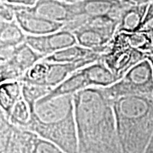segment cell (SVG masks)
<instances>
[{
  "mask_svg": "<svg viewBox=\"0 0 153 153\" xmlns=\"http://www.w3.org/2000/svg\"><path fill=\"white\" fill-rule=\"evenodd\" d=\"M78 153H123L117 131L112 102L101 88L74 94Z\"/></svg>",
  "mask_w": 153,
  "mask_h": 153,
  "instance_id": "obj_1",
  "label": "cell"
},
{
  "mask_svg": "<svg viewBox=\"0 0 153 153\" xmlns=\"http://www.w3.org/2000/svg\"><path fill=\"white\" fill-rule=\"evenodd\" d=\"M27 130L54 143L66 153H78L74 95L41 99L31 111Z\"/></svg>",
  "mask_w": 153,
  "mask_h": 153,
  "instance_id": "obj_2",
  "label": "cell"
},
{
  "mask_svg": "<svg viewBox=\"0 0 153 153\" xmlns=\"http://www.w3.org/2000/svg\"><path fill=\"white\" fill-rule=\"evenodd\" d=\"M112 107L123 153L144 152L153 134V96H123Z\"/></svg>",
  "mask_w": 153,
  "mask_h": 153,
  "instance_id": "obj_3",
  "label": "cell"
},
{
  "mask_svg": "<svg viewBox=\"0 0 153 153\" xmlns=\"http://www.w3.org/2000/svg\"><path fill=\"white\" fill-rule=\"evenodd\" d=\"M111 102L128 95L153 94V67L151 60L145 59L131 68L114 84L103 88Z\"/></svg>",
  "mask_w": 153,
  "mask_h": 153,
  "instance_id": "obj_4",
  "label": "cell"
},
{
  "mask_svg": "<svg viewBox=\"0 0 153 153\" xmlns=\"http://www.w3.org/2000/svg\"><path fill=\"white\" fill-rule=\"evenodd\" d=\"M44 58L26 42L15 48L0 49V82L19 80Z\"/></svg>",
  "mask_w": 153,
  "mask_h": 153,
  "instance_id": "obj_5",
  "label": "cell"
},
{
  "mask_svg": "<svg viewBox=\"0 0 153 153\" xmlns=\"http://www.w3.org/2000/svg\"><path fill=\"white\" fill-rule=\"evenodd\" d=\"M26 43L35 51L47 57L62 49L77 44L74 33L66 29L46 35H27Z\"/></svg>",
  "mask_w": 153,
  "mask_h": 153,
  "instance_id": "obj_6",
  "label": "cell"
},
{
  "mask_svg": "<svg viewBox=\"0 0 153 153\" xmlns=\"http://www.w3.org/2000/svg\"><path fill=\"white\" fill-rule=\"evenodd\" d=\"M126 5L127 4L121 0H80L71 3V10L76 19L110 16L119 22L121 14Z\"/></svg>",
  "mask_w": 153,
  "mask_h": 153,
  "instance_id": "obj_7",
  "label": "cell"
},
{
  "mask_svg": "<svg viewBox=\"0 0 153 153\" xmlns=\"http://www.w3.org/2000/svg\"><path fill=\"white\" fill-rule=\"evenodd\" d=\"M148 56L146 53L139 49L128 48L102 55L100 60L104 62L117 80H120L131 68Z\"/></svg>",
  "mask_w": 153,
  "mask_h": 153,
  "instance_id": "obj_8",
  "label": "cell"
},
{
  "mask_svg": "<svg viewBox=\"0 0 153 153\" xmlns=\"http://www.w3.org/2000/svg\"><path fill=\"white\" fill-rule=\"evenodd\" d=\"M16 21L27 35L40 36L60 31L65 24L45 19L26 10V6L15 4Z\"/></svg>",
  "mask_w": 153,
  "mask_h": 153,
  "instance_id": "obj_9",
  "label": "cell"
},
{
  "mask_svg": "<svg viewBox=\"0 0 153 153\" xmlns=\"http://www.w3.org/2000/svg\"><path fill=\"white\" fill-rule=\"evenodd\" d=\"M26 10L34 15L63 24L76 19L71 10V3L60 0H38L33 6H26Z\"/></svg>",
  "mask_w": 153,
  "mask_h": 153,
  "instance_id": "obj_10",
  "label": "cell"
},
{
  "mask_svg": "<svg viewBox=\"0 0 153 153\" xmlns=\"http://www.w3.org/2000/svg\"><path fill=\"white\" fill-rule=\"evenodd\" d=\"M101 55L94 49H87L78 44L70 48L62 49L53 55H50L43 59L48 62H60V63H74L88 61L94 63L100 60Z\"/></svg>",
  "mask_w": 153,
  "mask_h": 153,
  "instance_id": "obj_11",
  "label": "cell"
},
{
  "mask_svg": "<svg viewBox=\"0 0 153 153\" xmlns=\"http://www.w3.org/2000/svg\"><path fill=\"white\" fill-rule=\"evenodd\" d=\"M48 63H49L48 71L44 82L42 83V86L51 88L57 87L75 71H78L88 65L93 64L88 61L74 62V63H60V62H48Z\"/></svg>",
  "mask_w": 153,
  "mask_h": 153,
  "instance_id": "obj_12",
  "label": "cell"
},
{
  "mask_svg": "<svg viewBox=\"0 0 153 153\" xmlns=\"http://www.w3.org/2000/svg\"><path fill=\"white\" fill-rule=\"evenodd\" d=\"M90 88L83 69H80L67 77L64 82L54 88L49 94L42 99H51L62 95H74L77 92Z\"/></svg>",
  "mask_w": 153,
  "mask_h": 153,
  "instance_id": "obj_13",
  "label": "cell"
},
{
  "mask_svg": "<svg viewBox=\"0 0 153 153\" xmlns=\"http://www.w3.org/2000/svg\"><path fill=\"white\" fill-rule=\"evenodd\" d=\"M82 69L87 76L90 88H104L118 81L102 60H98L91 65L83 67Z\"/></svg>",
  "mask_w": 153,
  "mask_h": 153,
  "instance_id": "obj_14",
  "label": "cell"
},
{
  "mask_svg": "<svg viewBox=\"0 0 153 153\" xmlns=\"http://www.w3.org/2000/svg\"><path fill=\"white\" fill-rule=\"evenodd\" d=\"M148 5L149 4H143V5L127 4L121 14L117 32H125V33L138 32L146 14Z\"/></svg>",
  "mask_w": 153,
  "mask_h": 153,
  "instance_id": "obj_15",
  "label": "cell"
},
{
  "mask_svg": "<svg viewBox=\"0 0 153 153\" xmlns=\"http://www.w3.org/2000/svg\"><path fill=\"white\" fill-rule=\"evenodd\" d=\"M27 34L15 20L0 22V49L15 48L26 42Z\"/></svg>",
  "mask_w": 153,
  "mask_h": 153,
  "instance_id": "obj_16",
  "label": "cell"
},
{
  "mask_svg": "<svg viewBox=\"0 0 153 153\" xmlns=\"http://www.w3.org/2000/svg\"><path fill=\"white\" fill-rule=\"evenodd\" d=\"M31 111L27 103L23 99H20L14 105L10 116V123L16 127L27 129L31 121Z\"/></svg>",
  "mask_w": 153,
  "mask_h": 153,
  "instance_id": "obj_17",
  "label": "cell"
},
{
  "mask_svg": "<svg viewBox=\"0 0 153 153\" xmlns=\"http://www.w3.org/2000/svg\"><path fill=\"white\" fill-rule=\"evenodd\" d=\"M22 87L23 99L27 103L31 111L34 108V105L37 103V101L49 94L50 91L53 89L51 88L33 85L26 82H22Z\"/></svg>",
  "mask_w": 153,
  "mask_h": 153,
  "instance_id": "obj_18",
  "label": "cell"
},
{
  "mask_svg": "<svg viewBox=\"0 0 153 153\" xmlns=\"http://www.w3.org/2000/svg\"><path fill=\"white\" fill-rule=\"evenodd\" d=\"M126 37L128 44L130 48L139 49L147 55L149 54L152 44V34L140 32L126 33Z\"/></svg>",
  "mask_w": 153,
  "mask_h": 153,
  "instance_id": "obj_19",
  "label": "cell"
},
{
  "mask_svg": "<svg viewBox=\"0 0 153 153\" xmlns=\"http://www.w3.org/2000/svg\"><path fill=\"white\" fill-rule=\"evenodd\" d=\"M138 32L153 34V1L148 5L146 14Z\"/></svg>",
  "mask_w": 153,
  "mask_h": 153,
  "instance_id": "obj_20",
  "label": "cell"
},
{
  "mask_svg": "<svg viewBox=\"0 0 153 153\" xmlns=\"http://www.w3.org/2000/svg\"><path fill=\"white\" fill-rule=\"evenodd\" d=\"M15 4L7 2H0V18L4 22H13L16 20Z\"/></svg>",
  "mask_w": 153,
  "mask_h": 153,
  "instance_id": "obj_21",
  "label": "cell"
},
{
  "mask_svg": "<svg viewBox=\"0 0 153 153\" xmlns=\"http://www.w3.org/2000/svg\"><path fill=\"white\" fill-rule=\"evenodd\" d=\"M38 0H0V2H7L13 4H19L23 6H33Z\"/></svg>",
  "mask_w": 153,
  "mask_h": 153,
  "instance_id": "obj_22",
  "label": "cell"
},
{
  "mask_svg": "<svg viewBox=\"0 0 153 153\" xmlns=\"http://www.w3.org/2000/svg\"><path fill=\"white\" fill-rule=\"evenodd\" d=\"M121 1L129 5H143V4H149L153 0H121Z\"/></svg>",
  "mask_w": 153,
  "mask_h": 153,
  "instance_id": "obj_23",
  "label": "cell"
},
{
  "mask_svg": "<svg viewBox=\"0 0 153 153\" xmlns=\"http://www.w3.org/2000/svg\"><path fill=\"white\" fill-rule=\"evenodd\" d=\"M143 153H153V134L152 138H151L149 143H148L147 146L146 148L145 152Z\"/></svg>",
  "mask_w": 153,
  "mask_h": 153,
  "instance_id": "obj_24",
  "label": "cell"
},
{
  "mask_svg": "<svg viewBox=\"0 0 153 153\" xmlns=\"http://www.w3.org/2000/svg\"><path fill=\"white\" fill-rule=\"evenodd\" d=\"M149 55H152L153 56V34H152V47H151V49H150V51H149Z\"/></svg>",
  "mask_w": 153,
  "mask_h": 153,
  "instance_id": "obj_25",
  "label": "cell"
},
{
  "mask_svg": "<svg viewBox=\"0 0 153 153\" xmlns=\"http://www.w3.org/2000/svg\"><path fill=\"white\" fill-rule=\"evenodd\" d=\"M60 1H64L66 3H76L77 1H80V0H60Z\"/></svg>",
  "mask_w": 153,
  "mask_h": 153,
  "instance_id": "obj_26",
  "label": "cell"
},
{
  "mask_svg": "<svg viewBox=\"0 0 153 153\" xmlns=\"http://www.w3.org/2000/svg\"><path fill=\"white\" fill-rule=\"evenodd\" d=\"M148 59L151 60L152 65V67H153V56H152V55H149V56H148ZM152 96H153V94H152Z\"/></svg>",
  "mask_w": 153,
  "mask_h": 153,
  "instance_id": "obj_27",
  "label": "cell"
}]
</instances>
